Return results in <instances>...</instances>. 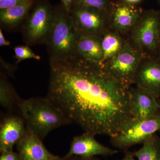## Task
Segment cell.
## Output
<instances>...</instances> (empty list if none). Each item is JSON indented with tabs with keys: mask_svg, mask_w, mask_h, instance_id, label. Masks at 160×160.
I'll list each match as a JSON object with an SVG mask.
<instances>
[{
	"mask_svg": "<svg viewBox=\"0 0 160 160\" xmlns=\"http://www.w3.org/2000/svg\"><path fill=\"white\" fill-rule=\"evenodd\" d=\"M77 53L84 59L101 64L103 58L102 37L80 33Z\"/></svg>",
	"mask_w": 160,
	"mask_h": 160,
	"instance_id": "obj_15",
	"label": "cell"
},
{
	"mask_svg": "<svg viewBox=\"0 0 160 160\" xmlns=\"http://www.w3.org/2000/svg\"><path fill=\"white\" fill-rule=\"evenodd\" d=\"M159 10L143 12L138 22L131 31L132 46L147 57H158L160 45Z\"/></svg>",
	"mask_w": 160,
	"mask_h": 160,
	"instance_id": "obj_4",
	"label": "cell"
},
{
	"mask_svg": "<svg viewBox=\"0 0 160 160\" xmlns=\"http://www.w3.org/2000/svg\"><path fill=\"white\" fill-rule=\"evenodd\" d=\"M55 9L48 3L34 7L22 28L23 39L28 45L46 44L54 22Z\"/></svg>",
	"mask_w": 160,
	"mask_h": 160,
	"instance_id": "obj_6",
	"label": "cell"
},
{
	"mask_svg": "<svg viewBox=\"0 0 160 160\" xmlns=\"http://www.w3.org/2000/svg\"></svg>",
	"mask_w": 160,
	"mask_h": 160,
	"instance_id": "obj_32",
	"label": "cell"
},
{
	"mask_svg": "<svg viewBox=\"0 0 160 160\" xmlns=\"http://www.w3.org/2000/svg\"><path fill=\"white\" fill-rule=\"evenodd\" d=\"M142 9L121 1L111 2L109 10V23L118 33L131 31L142 14Z\"/></svg>",
	"mask_w": 160,
	"mask_h": 160,
	"instance_id": "obj_10",
	"label": "cell"
},
{
	"mask_svg": "<svg viewBox=\"0 0 160 160\" xmlns=\"http://www.w3.org/2000/svg\"></svg>",
	"mask_w": 160,
	"mask_h": 160,
	"instance_id": "obj_33",
	"label": "cell"
},
{
	"mask_svg": "<svg viewBox=\"0 0 160 160\" xmlns=\"http://www.w3.org/2000/svg\"><path fill=\"white\" fill-rule=\"evenodd\" d=\"M80 33L69 12L55 9L54 22L46 44L49 62L65 61L77 55Z\"/></svg>",
	"mask_w": 160,
	"mask_h": 160,
	"instance_id": "obj_3",
	"label": "cell"
},
{
	"mask_svg": "<svg viewBox=\"0 0 160 160\" xmlns=\"http://www.w3.org/2000/svg\"><path fill=\"white\" fill-rule=\"evenodd\" d=\"M160 109V104L157 99L137 86L131 88V110L134 118H147Z\"/></svg>",
	"mask_w": 160,
	"mask_h": 160,
	"instance_id": "obj_14",
	"label": "cell"
},
{
	"mask_svg": "<svg viewBox=\"0 0 160 160\" xmlns=\"http://www.w3.org/2000/svg\"><path fill=\"white\" fill-rule=\"evenodd\" d=\"M0 160H18V154L13 151H6L1 153Z\"/></svg>",
	"mask_w": 160,
	"mask_h": 160,
	"instance_id": "obj_23",
	"label": "cell"
},
{
	"mask_svg": "<svg viewBox=\"0 0 160 160\" xmlns=\"http://www.w3.org/2000/svg\"><path fill=\"white\" fill-rule=\"evenodd\" d=\"M34 0H26L14 7L0 10V23L3 28L12 29L18 28L26 21Z\"/></svg>",
	"mask_w": 160,
	"mask_h": 160,
	"instance_id": "obj_16",
	"label": "cell"
},
{
	"mask_svg": "<svg viewBox=\"0 0 160 160\" xmlns=\"http://www.w3.org/2000/svg\"><path fill=\"white\" fill-rule=\"evenodd\" d=\"M158 2H160V0H158Z\"/></svg>",
	"mask_w": 160,
	"mask_h": 160,
	"instance_id": "obj_31",
	"label": "cell"
},
{
	"mask_svg": "<svg viewBox=\"0 0 160 160\" xmlns=\"http://www.w3.org/2000/svg\"><path fill=\"white\" fill-rule=\"evenodd\" d=\"M16 145L18 160H57L60 158L49 152L42 140L27 129Z\"/></svg>",
	"mask_w": 160,
	"mask_h": 160,
	"instance_id": "obj_12",
	"label": "cell"
},
{
	"mask_svg": "<svg viewBox=\"0 0 160 160\" xmlns=\"http://www.w3.org/2000/svg\"><path fill=\"white\" fill-rule=\"evenodd\" d=\"M144 55L128 41L113 58L102 64L105 69L115 78L131 86Z\"/></svg>",
	"mask_w": 160,
	"mask_h": 160,
	"instance_id": "obj_7",
	"label": "cell"
},
{
	"mask_svg": "<svg viewBox=\"0 0 160 160\" xmlns=\"http://www.w3.org/2000/svg\"><path fill=\"white\" fill-rule=\"evenodd\" d=\"M61 160H98V159L93 158H84L82 157L77 156H73L70 157L69 158L64 157L63 158L61 159Z\"/></svg>",
	"mask_w": 160,
	"mask_h": 160,
	"instance_id": "obj_25",
	"label": "cell"
},
{
	"mask_svg": "<svg viewBox=\"0 0 160 160\" xmlns=\"http://www.w3.org/2000/svg\"><path fill=\"white\" fill-rule=\"evenodd\" d=\"M14 52L15 57L17 59L18 62L28 59H41L40 56L36 54L28 46H16L14 48Z\"/></svg>",
	"mask_w": 160,
	"mask_h": 160,
	"instance_id": "obj_21",
	"label": "cell"
},
{
	"mask_svg": "<svg viewBox=\"0 0 160 160\" xmlns=\"http://www.w3.org/2000/svg\"><path fill=\"white\" fill-rule=\"evenodd\" d=\"M160 131V109L154 115L143 119L133 118L118 133L110 138L112 146L126 150L137 144H143L147 139Z\"/></svg>",
	"mask_w": 160,
	"mask_h": 160,
	"instance_id": "obj_5",
	"label": "cell"
},
{
	"mask_svg": "<svg viewBox=\"0 0 160 160\" xmlns=\"http://www.w3.org/2000/svg\"><path fill=\"white\" fill-rule=\"evenodd\" d=\"M133 84L140 89L160 99V58L147 57L142 60L135 76Z\"/></svg>",
	"mask_w": 160,
	"mask_h": 160,
	"instance_id": "obj_9",
	"label": "cell"
},
{
	"mask_svg": "<svg viewBox=\"0 0 160 160\" xmlns=\"http://www.w3.org/2000/svg\"><path fill=\"white\" fill-rule=\"evenodd\" d=\"M134 157V156L132 154V152H129V153H126L124 158L121 160H135Z\"/></svg>",
	"mask_w": 160,
	"mask_h": 160,
	"instance_id": "obj_28",
	"label": "cell"
},
{
	"mask_svg": "<svg viewBox=\"0 0 160 160\" xmlns=\"http://www.w3.org/2000/svg\"><path fill=\"white\" fill-rule=\"evenodd\" d=\"M10 43L9 41H7L6 38L4 37L2 28L0 29V46L1 47L3 46H8L10 45Z\"/></svg>",
	"mask_w": 160,
	"mask_h": 160,
	"instance_id": "obj_26",
	"label": "cell"
},
{
	"mask_svg": "<svg viewBox=\"0 0 160 160\" xmlns=\"http://www.w3.org/2000/svg\"><path fill=\"white\" fill-rule=\"evenodd\" d=\"M124 2L130 5H137V4L141 2L142 0H122Z\"/></svg>",
	"mask_w": 160,
	"mask_h": 160,
	"instance_id": "obj_27",
	"label": "cell"
},
{
	"mask_svg": "<svg viewBox=\"0 0 160 160\" xmlns=\"http://www.w3.org/2000/svg\"><path fill=\"white\" fill-rule=\"evenodd\" d=\"M47 97L86 132L116 135L132 119L131 86L76 55L50 62Z\"/></svg>",
	"mask_w": 160,
	"mask_h": 160,
	"instance_id": "obj_1",
	"label": "cell"
},
{
	"mask_svg": "<svg viewBox=\"0 0 160 160\" xmlns=\"http://www.w3.org/2000/svg\"><path fill=\"white\" fill-rule=\"evenodd\" d=\"M26 0H0V10L17 6Z\"/></svg>",
	"mask_w": 160,
	"mask_h": 160,
	"instance_id": "obj_22",
	"label": "cell"
},
{
	"mask_svg": "<svg viewBox=\"0 0 160 160\" xmlns=\"http://www.w3.org/2000/svg\"><path fill=\"white\" fill-rule=\"evenodd\" d=\"M95 135L85 132L73 138L69 152L65 158L77 156L84 158H93L96 156L113 155L118 150L104 146L98 142Z\"/></svg>",
	"mask_w": 160,
	"mask_h": 160,
	"instance_id": "obj_11",
	"label": "cell"
},
{
	"mask_svg": "<svg viewBox=\"0 0 160 160\" xmlns=\"http://www.w3.org/2000/svg\"><path fill=\"white\" fill-rule=\"evenodd\" d=\"M74 0H61L62 6L67 12H69Z\"/></svg>",
	"mask_w": 160,
	"mask_h": 160,
	"instance_id": "obj_24",
	"label": "cell"
},
{
	"mask_svg": "<svg viewBox=\"0 0 160 160\" xmlns=\"http://www.w3.org/2000/svg\"><path fill=\"white\" fill-rule=\"evenodd\" d=\"M18 108L27 129L42 141L50 132L72 123L61 109L47 97L22 99Z\"/></svg>",
	"mask_w": 160,
	"mask_h": 160,
	"instance_id": "obj_2",
	"label": "cell"
},
{
	"mask_svg": "<svg viewBox=\"0 0 160 160\" xmlns=\"http://www.w3.org/2000/svg\"><path fill=\"white\" fill-rule=\"evenodd\" d=\"M159 2V3L160 7V2ZM159 11H160V9ZM158 57L159 58H160V38L159 48L158 53Z\"/></svg>",
	"mask_w": 160,
	"mask_h": 160,
	"instance_id": "obj_29",
	"label": "cell"
},
{
	"mask_svg": "<svg viewBox=\"0 0 160 160\" xmlns=\"http://www.w3.org/2000/svg\"><path fill=\"white\" fill-rule=\"evenodd\" d=\"M132 154L138 160H160V138L156 133L152 135Z\"/></svg>",
	"mask_w": 160,
	"mask_h": 160,
	"instance_id": "obj_19",
	"label": "cell"
},
{
	"mask_svg": "<svg viewBox=\"0 0 160 160\" xmlns=\"http://www.w3.org/2000/svg\"><path fill=\"white\" fill-rule=\"evenodd\" d=\"M69 13L80 33L102 37L108 31L109 12L72 6Z\"/></svg>",
	"mask_w": 160,
	"mask_h": 160,
	"instance_id": "obj_8",
	"label": "cell"
},
{
	"mask_svg": "<svg viewBox=\"0 0 160 160\" xmlns=\"http://www.w3.org/2000/svg\"><path fill=\"white\" fill-rule=\"evenodd\" d=\"M0 151H12L13 146L24 136L27 131L26 124L21 116L10 115L1 123Z\"/></svg>",
	"mask_w": 160,
	"mask_h": 160,
	"instance_id": "obj_13",
	"label": "cell"
},
{
	"mask_svg": "<svg viewBox=\"0 0 160 160\" xmlns=\"http://www.w3.org/2000/svg\"><path fill=\"white\" fill-rule=\"evenodd\" d=\"M110 3L109 0H74L72 6L86 7L109 12Z\"/></svg>",
	"mask_w": 160,
	"mask_h": 160,
	"instance_id": "obj_20",
	"label": "cell"
},
{
	"mask_svg": "<svg viewBox=\"0 0 160 160\" xmlns=\"http://www.w3.org/2000/svg\"><path fill=\"white\" fill-rule=\"evenodd\" d=\"M61 159H62V158H60L59 159H58V160H61Z\"/></svg>",
	"mask_w": 160,
	"mask_h": 160,
	"instance_id": "obj_30",
	"label": "cell"
},
{
	"mask_svg": "<svg viewBox=\"0 0 160 160\" xmlns=\"http://www.w3.org/2000/svg\"><path fill=\"white\" fill-rule=\"evenodd\" d=\"M125 41L116 32L107 31L102 37L103 58L102 65L115 56L122 49Z\"/></svg>",
	"mask_w": 160,
	"mask_h": 160,
	"instance_id": "obj_17",
	"label": "cell"
},
{
	"mask_svg": "<svg viewBox=\"0 0 160 160\" xmlns=\"http://www.w3.org/2000/svg\"><path fill=\"white\" fill-rule=\"evenodd\" d=\"M12 86L3 74L0 78V104L2 108L7 110H12L15 107L18 108L21 100Z\"/></svg>",
	"mask_w": 160,
	"mask_h": 160,
	"instance_id": "obj_18",
	"label": "cell"
}]
</instances>
